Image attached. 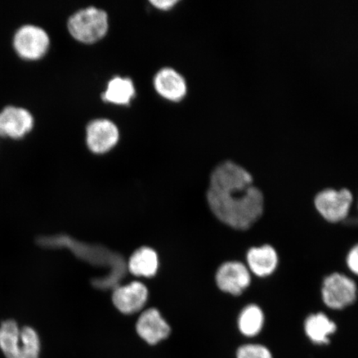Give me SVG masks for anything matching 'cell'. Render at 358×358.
<instances>
[{
	"instance_id": "cell-1",
	"label": "cell",
	"mask_w": 358,
	"mask_h": 358,
	"mask_svg": "<svg viewBox=\"0 0 358 358\" xmlns=\"http://www.w3.org/2000/svg\"><path fill=\"white\" fill-rule=\"evenodd\" d=\"M248 170L232 161H224L214 169L207 192L210 209L226 225L246 230L264 211V196L252 185Z\"/></svg>"
},
{
	"instance_id": "cell-2",
	"label": "cell",
	"mask_w": 358,
	"mask_h": 358,
	"mask_svg": "<svg viewBox=\"0 0 358 358\" xmlns=\"http://www.w3.org/2000/svg\"><path fill=\"white\" fill-rule=\"evenodd\" d=\"M37 244L45 249L69 250L79 259L94 266L107 268V275L92 280L94 287L98 289L117 287L128 271L127 262L122 255L104 245L83 243L65 234L39 236Z\"/></svg>"
},
{
	"instance_id": "cell-3",
	"label": "cell",
	"mask_w": 358,
	"mask_h": 358,
	"mask_svg": "<svg viewBox=\"0 0 358 358\" xmlns=\"http://www.w3.org/2000/svg\"><path fill=\"white\" fill-rule=\"evenodd\" d=\"M67 27L71 36L84 43L101 39L108 30V17L105 11L95 7L83 8L71 15Z\"/></svg>"
},
{
	"instance_id": "cell-4",
	"label": "cell",
	"mask_w": 358,
	"mask_h": 358,
	"mask_svg": "<svg viewBox=\"0 0 358 358\" xmlns=\"http://www.w3.org/2000/svg\"><path fill=\"white\" fill-rule=\"evenodd\" d=\"M50 44L46 31L35 25H24L13 37V47L20 57L27 60H37L48 52Z\"/></svg>"
},
{
	"instance_id": "cell-5",
	"label": "cell",
	"mask_w": 358,
	"mask_h": 358,
	"mask_svg": "<svg viewBox=\"0 0 358 358\" xmlns=\"http://www.w3.org/2000/svg\"><path fill=\"white\" fill-rule=\"evenodd\" d=\"M355 282L338 273L327 277L322 288V296L327 306L334 310H342L351 306L357 299Z\"/></svg>"
},
{
	"instance_id": "cell-6",
	"label": "cell",
	"mask_w": 358,
	"mask_h": 358,
	"mask_svg": "<svg viewBox=\"0 0 358 358\" xmlns=\"http://www.w3.org/2000/svg\"><path fill=\"white\" fill-rule=\"evenodd\" d=\"M352 203L351 192L343 189L334 190L325 189L316 196L315 207L327 221L338 222L348 216Z\"/></svg>"
},
{
	"instance_id": "cell-7",
	"label": "cell",
	"mask_w": 358,
	"mask_h": 358,
	"mask_svg": "<svg viewBox=\"0 0 358 358\" xmlns=\"http://www.w3.org/2000/svg\"><path fill=\"white\" fill-rule=\"evenodd\" d=\"M146 286L138 281L118 285L113 289L112 301L117 310L124 315H132L142 310L148 299Z\"/></svg>"
},
{
	"instance_id": "cell-8",
	"label": "cell",
	"mask_w": 358,
	"mask_h": 358,
	"mask_svg": "<svg viewBox=\"0 0 358 358\" xmlns=\"http://www.w3.org/2000/svg\"><path fill=\"white\" fill-rule=\"evenodd\" d=\"M136 329L140 338L150 345H156L164 341L171 334V328L168 322L154 308L141 313L137 320Z\"/></svg>"
},
{
	"instance_id": "cell-9",
	"label": "cell",
	"mask_w": 358,
	"mask_h": 358,
	"mask_svg": "<svg viewBox=\"0 0 358 358\" xmlns=\"http://www.w3.org/2000/svg\"><path fill=\"white\" fill-rule=\"evenodd\" d=\"M119 136L118 128L109 120H93L87 127V143L93 153H106L117 144Z\"/></svg>"
},
{
	"instance_id": "cell-10",
	"label": "cell",
	"mask_w": 358,
	"mask_h": 358,
	"mask_svg": "<svg viewBox=\"0 0 358 358\" xmlns=\"http://www.w3.org/2000/svg\"><path fill=\"white\" fill-rule=\"evenodd\" d=\"M218 288L223 292L240 295L250 284V275L244 264L237 262L224 263L216 275Z\"/></svg>"
},
{
	"instance_id": "cell-11",
	"label": "cell",
	"mask_w": 358,
	"mask_h": 358,
	"mask_svg": "<svg viewBox=\"0 0 358 358\" xmlns=\"http://www.w3.org/2000/svg\"><path fill=\"white\" fill-rule=\"evenodd\" d=\"M34 120L28 110L13 106L0 112V136L24 137L33 129Z\"/></svg>"
},
{
	"instance_id": "cell-12",
	"label": "cell",
	"mask_w": 358,
	"mask_h": 358,
	"mask_svg": "<svg viewBox=\"0 0 358 358\" xmlns=\"http://www.w3.org/2000/svg\"><path fill=\"white\" fill-rule=\"evenodd\" d=\"M154 83L157 92L165 99L178 101L186 95L187 84L185 78L172 69L160 70L155 76Z\"/></svg>"
},
{
	"instance_id": "cell-13",
	"label": "cell",
	"mask_w": 358,
	"mask_h": 358,
	"mask_svg": "<svg viewBox=\"0 0 358 358\" xmlns=\"http://www.w3.org/2000/svg\"><path fill=\"white\" fill-rule=\"evenodd\" d=\"M159 266L158 254L154 249L143 246L136 250L127 262V270L138 277L151 278L158 272Z\"/></svg>"
},
{
	"instance_id": "cell-14",
	"label": "cell",
	"mask_w": 358,
	"mask_h": 358,
	"mask_svg": "<svg viewBox=\"0 0 358 358\" xmlns=\"http://www.w3.org/2000/svg\"><path fill=\"white\" fill-rule=\"evenodd\" d=\"M248 262L255 275L266 277L271 275L278 266V256L272 246L263 245L249 250Z\"/></svg>"
},
{
	"instance_id": "cell-15",
	"label": "cell",
	"mask_w": 358,
	"mask_h": 358,
	"mask_svg": "<svg viewBox=\"0 0 358 358\" xmlns=\"http://www.w3.org/2000/svg\"><path fill=\"white\" fill-rule=\"evenodd\" d=\"M337 330V325L324 313H317L308 317L304 324V331L308 339L315 344H328L329 336Z\"/></svg>"
},
{
	"instance_id": "cell-16",
	"label": "cell",
	"mask_w": 358,
	"mask_h": 358,
	"mask_svg": "<svg viewBox=\"0 0 358 358\" xmlns=\"http://www.w3.org/2000/svg\"><path fill=\"white\" fill-rule=\"evenodd\" d=\"M0 350L6 358H21V328L13 320H4L0 325Z\"/></svg>"
},
{
	"instance_id": "cell-17",
	"label": "cell",
	"mask_w": 358,
	"mask_h": 358,
	"mask_svg": "<svg viewBox=\"0 0 358 358\" xmlns=\"http://www.w3.org/2000/svg\"><path fill=\"white\" fill-rule=\"evenodd\" d=\"M134 84L129 78H115L110 80L106 91L103 94V100L116 105H127L134 96Z\"/></svg>"
},
{
	"instance_id": "cell-18",
	"label": "cell",
	"mask_w": 358,
	"mask_h": 358,
	"mask_svg": "<svg viewBox=\"0 0 358 358\" xmlns=\"http://www.w3.org/2000/svg\"><path fill=\"white\" fill-rule=\"evenodd\" d=\"M265 322V317L261 308L257 306H249L241 313L238 328L241 334L252 338L261 333Z\"/></svg>"
},
{
	"instance_id": "cell-19",
	"label": "cell",
	"mask_w": 358,
	"mask_h": 358,
	"mask_svg": "<svg viewBox=\"0 0 358 358\" xmlns=\"http://www.w3.org/2000/svg\"><path fill=\"white\" fill-rule=\"evenodd\" d=\"M22 344L21 358H40L41 353V340L34 329L29 326L21 328Z\"/></svg>"
},
{
	"instance_id": "cell-20",
	"label": "cell",
	"mask_w": 358,
	"mask_h": 358,
	"mask_svg": "<svg viewBox=\"0 0 358 358\" xmlns=\"http://www.w3.org/2000/svg\"><path fill=\"white\" fill-rule=\"evenodd\" d=\"M236 358H274L267 347L262 344H244L237 349Z\"/></svg>"
},
{
	"instance_id": "cell-21",
	"label": "cell",
	"mask_w": 358,
	"mask_h": 358,
	"mask_svg": "<svg viewBox=\"0 0 358 358\" xmlns=\"http://www.w3.org/2000/svg\"><path fill=\"white\" fill-rule=\"evenodd\" d=\"M348 266L350 270L358 275V245H355L349 252L347 258Z\"/></svg>"
},
{
	"instance_id": "cell-22",
	"label": "cell",
	"mask_w": 358,
	"mask_h": 358,
	"mask_svg": "<svg viewBox=\"0 0 358 358\" xmlns=\"http://www.w3.org/2000/svg\"><path fill=\"white\" fill-rule=\"evenodd\" d=\"M150 3L159 10H167L178 3L177 0H151Z\"/></svg>"
}]
</instances>
